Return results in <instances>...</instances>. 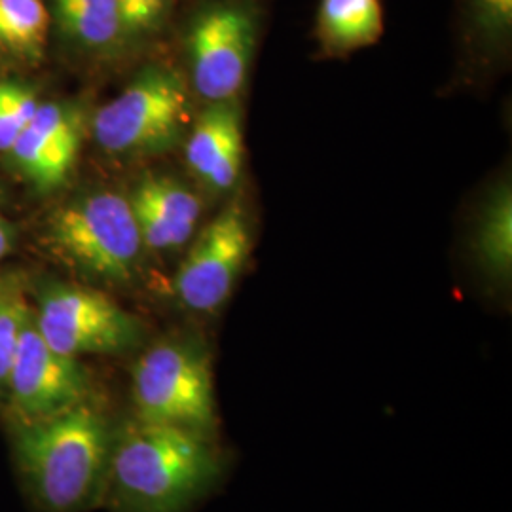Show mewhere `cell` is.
<instances>
[{
  "label": "cell",
  "mask_w": 512,
  "mask_h": 512,
  "mask_svg": "<svg viewBox=\"0 0 512 512\" xmlns=\"http://www.w3.org/2000/svg\"><path fill=\"white\" fill-rule=\"evenodd\" d=\"M23 486L42 512H84L105 499L116 429L93 403L10 425Z\"/></svg>",
  "instance_id": "6da1fadb"
},
{
  "label": "cell",
  "mask_w": 512,
  "mask_h": 512,
  "mask_svg": "<svg viewBox=\"0 0 512 512\" xmlns=\"http://www.w3.org/2000/svg\"><path fill=\"white\" fill-rule=\"evenodd\" d=\"M219 475L211 439L133 420L116 429L105 499L114 512H186Z\"/></svg>",
  "instance_id": "7a4b0ae2"
},
{
  "label": "cell",
  "mask_w": 512,
  "mask_h": 512,
  "mask_svg": "<svg viewBox=\"0 0 512 512\" xmlns=\"http://www.w3.org/2000/svg\"><path fill=\"white\" fill-rule=\"evenodd\" d=\"M135 420L192 431L211 439L217 399L211 353L200 338L173 336L148 348L133 366Z\"/></svg>",
  "instance_id": "3957f363"
},
{
  "label": "cell",
  "mask_w": 512,
  "mask_h": 512,
  "mask_svg": "<svg viewBox=\"0 0 512 512\" xmlns=\"http://www.w3.org/2000/svg\"><path fill=\"white\" fill-rule=\"evenodd\" d=\"M48 238L74 268L110 283L131 281L145 251L131 203L114 192L67 203L50 220Z\"/></svg>",
  "instance_id": "277c9868"
},
{
  "label": "cell",
  "mask_w": 512,
  "mask_h": 512,
  "mask_svg": "<svg viewBox=\"0 0 512 512\" xmlns=\"http://www.w3.org/2000/svg\"><path fill=\"white\" fill-rule=\"evenodd\" d=\"M190 112V95L181 74L150 65L95 112L93 137L109 154H158L181 141Z\"/></svg>",
  "instance_id": "5b68a950"
},
{
  "label": "cell",
  "mask_w": 512,
  "mask_h": 512,
  "mask_svg": "<svg viewBox=\"0 0 512 512\" xmlns=\"http://www.w3.org/2000/svg\"><path fill=\"white\" fill-rule=\"evenodd\" d=\"M33 321L40 336L59 353L114 355L137 348L143 340L141 321L97 289L50 285L38 294Z\"/></svg>",
  "instance_id": "8992f818"
},
{
  "label": "cell",
  "mask_w": 512,
  "mask_h": 512,
  "mask_svg": "<svg viewBox=\"0 0 512 512\" xmlns=\"http://www.w3.org/2000/svg\"><path fill=\"white\" fill-rule=\"evenodd\" d=\"M258 14L247 0H213L192 18L186 52L196 93L209 103L236 101L247 82Z\"/></svg>",
  "instance_id": "52a82bcc"
},
{
  "label": "cell",
  "mask_w": 512,
  "mask_h": 512,
  "mask_svg": "<svg viewBox=\"0 0 512 512\" xmlns=\"http://www.w3.org/2000/svg\"><path fill=\"white\" fill-rule=\"evenodd\" d=\"M92 399L84 365L55 351L38 332L33 313L19 336L0 408L10 425L46 420Z\"/></svg>",
  "instance_id": "ba28073f"
},
{
  "label": "cell",
  "mask_w": 512,
  "mask_h": 512,
  "mask_svg": "<svg viewBox=\"0 0 512 512\" xmlns=\"http://www.w3.org/2000/svg\"><path fill=\"white\" fill-rule=\"evenodd\" d=\"M253 247L243 205L230 203L211 220L184 256L173 289L186 310L219 311L238 283Z\"/></svg>",
  "instance_id": "9c48e42d"
},
{
  "label": "cell",
  "mask_w": 512,
  "mask_h": 512,
  "mask_svg": "<svg viewBox=\"0 0 512 512\" xmlns=\"http://www.w3.org/2000/svg\"><path fill=\"white\" fill-rule=\"evenodd\" d=\"M84 114L69 105L40 103L35 118L8 150L12 162L33 183L48 190L69 177L84 143Z\"/></svg>",
  "instance_id": "30bf717a"
},
{
  "label": "cell",
  "mask_w": 512,
  "mask_h": 512,
  "mask_svg": "<svg viewBox=\"0 0 512 512\" xmlns=\"http://www.w3.org/2000/svg\"><path fill=\"white\" fill-rule=\"evenodd\" d=\"M245 160L243 120L238 101L209 103L190 129L186 162L194 175L215 192H230Z\"/></svg>",
  "instance_id": "8fae6325"
},
{
  "label": "cell",
  "mask_w": 512,
  "mask_h": 512,
  "mask_svg": "<svg viewBox=\"0 0 512 512\" xmlns=\"http://www.w3.org/2000/svg\"><path fill=\"white\" fill-rule=\"evenodd\" d=\"M145 249L171 251L188 243L202 215L198 196L171 177L150 175L128 198Z\"/></svg>",
  "instance_id": "7c38bea8"
},
{
  "label": "cell",
  "mask_w": 512,
  "mask_h": 512,
  "mask_svg": "<svg viewBox=\"0 0 512 512\" xmlns=\"http://www.w3.org/2000/svg\"><path fill=\"white\" fill-rule=\"evenodd\" d=\"M315 33L330 55L368 48L384 35L382 4L380 0H321Z\"/></svg>",
  "instance_id": "4fadbf2b"
},
{
  "label": "cell",
  "mask_w": 512,
  "mask_h": 512,
  "mask_svg": "<svg viewBox=\"0 0 512 512\" xmlns=\"http://www.w3.org/2000/svg\"><path fill=\"white\" fill-rule=\"evenodd\" d=\"M475 255L495 283L509 285L512 275V190L509 181L492 188L475 228Z\"/></svg>",
  "instance_id": "5bb4252c"
},
{
  "label": "cell",
  "mask_w": 512,
  "mask_h": 512,
  "mask_svg": "<svg viewBox=\"0 0 512 512\" xmlns=\"http://www.w3.org/2000/svg\"><path fill=\"white\" fill-rule=\"evenodd\" d=\"M63 35L90 52H112L126 38L116 0H52Z\"/></svg>",
  "instance_id": "9a60e30c"
},
{
  "label": "cell",
  "mask_w": 512,
  "mask_h": 512,
  "mask_svg": "<svg viewBox=\"0 0 512 512\" xmlns=\"http://www.w3.org/2000/svg\"><path fill=\"white\" fill-rule=\"evenodd\" d=\"M50 16L44 0H0V46L23 59L44 52Z\"/></svg>",
  "instance_id": "2e32d148"
},
{
  "label": "cell",
  "mask_w": 512,
  "mask_h": 512,
  "mask_svg": "<svg viewBox=\"0 0 512 512\" xmlns=\"http://www.w3.org/2000/svg\"><path fill=\"white\" fill-rule=\"evenodd\" d=\"M40 101L31 86L18 80L0 82V152L14 147L23 129L35 118Z\"/></svg>",
  "instance_id": "e0dca14e"
},
{
  "label": "cell",
  "mask_w": 512,
  "mask_h": 512,
  "mask_svg": "<svg viewBox=\"0 0 512 512\" xmlns=\"http://www.w3.org/2000/svg\"><path fill=\"white\" fill-rule=\"evenodd\" d=\"M31 313L33 311L27 306L25 296L16 285L0 283V403L12 359L18 349L19 336Z\"/></svg>",
  "instance_id": "ac0fdd59"
},
{
  "label": "cell",
  "mask_w": 512,
  "mask_h": 512,
  "mask_svg": "<svg viewBox=\"0 0 512 512\" xmlns=\"http://www.w3.org/2000/svg\"><path fill=\"white\" fill-rule=\"evenodd\" d=\"M469 23L488 46H505L512 35V0H467Z\"/></svg>",
  "instance_id": "d6986e66"
},
{
  "label": "cell",
  "mask_w": 512,
  "mask_h": 512,
  "mask_svg": "<svg viewBox=\"0 0 512 512\" xmlns=\"http://www.w3.org/2000/svg\"><path fill=\"white\" fill-rule=\"evenodd\" d=\"M124 38H139L158 31L171 0H116Z\"/></svg>",
  "instance_id": "ffe728a7"
},
{
  "label": "cell",
  "mask_w": 512,
  "mask_h": 512,
  "mask_svg": "<svg viewBox=\"0 0 512 512\" xmlns=\"http://www.w3.org/2000/svg\"><path fill=\"white\" fill-rule=\"evenodd\" d=\"M12 236H14L12 228L4 222V219H0V260L12 249Z\"/></svg>",
  "instance_id": "44dd1931"
}]
</instances>
